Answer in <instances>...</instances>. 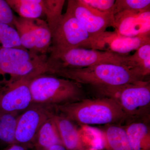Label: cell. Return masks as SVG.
<instances>
[{
	"instance_id": "cell-5",
	"label": "cell",
	"mask_w": 150,
	"mask_h": 150,
	"mask_svg": "<svg viewBox=\"0 0 150 150\" xmlns=\"http://www.w3.org/2000/svg\"><path fill=\"white\" fill-rule=\"evenodd\" d=\"M105 97L116 100L127 118V122L137 119H149V81H138L116 87L101 93Z\"/></svg>"
},
{
	"instance_id": "cell-16",
	"label": "cell",
	"mask_w": 150,
	"mask_h": 150,
	"mask_svg": "<svg viewBox=\"0 0 150 150\" xmlns=\"http://www.w3.org/2000/svg\"><path fill=\"white\" fill-rule=\"evenodd\" d=\"M149 119H137L124 126L133 150H150Z\"/></svg>"
},
{
	"instance_id": "cell-13",
	"label": "cell",
	"mask_w": 150,
	"mask_h": 150,
	"mask_svg": "<svg viewBox=\"0 0 150 150\" xmlns=\"http://www.w3.org/2000/svg\"><path fill=\"white\" fill-rule=\"evenodd\" d=\"M113 28L117 34L127 37L150 35V9L127 10L114 15Z\"/></svg>"
},
{
	"instance_id": "cell-22",
	"label": "cell",
	"mask_w": 150,
	"mask_h": 150,
	"mask_svg": "<svg viewBox=\"0 0 150 150\" xmlns=\"http://www.w3.org/2000/svg\"><path fill=\"white\" fill-rule=\"evenodd\" d=\"M0 43L3 48L24 49L16 30L8 24L0 23Z\"/></svg>"
},
{
	"instance_id": "cell-12",
	"label": "cell",
	"mask_w": 150,
	"mask_h": 150,
	"mask_svg": "<svg viewBox=\"0 0 150 150\" xmlns=\"http://www.w3.org/2000/svg\"><path fill=\"white\" fill-rule=\"evenodd\" d=\"M34 78H23L0 87V111L20 112L26 110L32 103L29 85Z\"/></svg>"
},
{
	"instance_id": "cell-1",
	"label": "cell",
	"mask_w": 150,
	"mask_h": 150,
	"mask_svg": "<svg viewBox=\"0 0 150 150\" xmlns=\"http://www.w3.org/2000/svg\"><path fill=\"white\" fill-rule=\"evenodd\" d=\"M55 110L74 123L82 126L121 124L127 121L116 100L103 97L84 99L72 103L54 106Z\"/></svg>"
},
{
	"instance_id": "cell-4",
	"label": "cell",
	"mask_w": 150,
	"mask_h": 150,
	"mask_svg": "<svg viewBox=\"0 0 150 150\" xmlns=\"http://www.w3.org/2000/svg\"><path fill=\"white\" fill-rule=\"evenodd\" d=\"M46 55L21 48H0V87L27 77L47 74Z\"/></svg>"
},
{
	"instance_id": "cell-3",
	"label": "cell",
	"mask_w": 150,
	"mask_h": 150,
	"mask_svg": "<svg viewBox=\"0 0 150 150\" xmlns=\"http://www.w3.org/2000/svg\"><path fill=\"white\" fill-rule=\"evenodd\" d=\"M29 87L33 103L55 106L78 102L85 98L81 85L48 74L33 78Z\"/></svg>"
},
{
	"instance_id": "cell-7",
	"label": "cell",
	"mask_w": 150,
	"mask_h": 150,
	"mask_svg": "<svg viewBox=\"0 0 150 150\" xmlns=\"http://www.w3.org/2000/svg\"><path fill=\"white\" fill-rule=\"evenodd\" d=\"M125 56L94 49L74 48L55 59H47L48 73L54 70L81 69L103 64L122 66Z\"/></svg>"
},
{
	"instance_id": "cell-20",
	"label": "cell",
	"mask_w": 150,
	"mask_h": 150,
	"mask_svg": "<svg viewBox=\"0 0 150 150\" xmlns=\"http://www.w3.org/2000/svg\"><path fill=\"white\" fill-rule=\"evenodd\" d=\"M20 112L0 111V142L9 145L16 144L15 135Z\"/></svg>"
},
{
	"instance_id": "cell-9",
	"label": "cell",
	"mask_w": 150,
	"mask_h": 150,
	"mask_svg": "<svg viewBox=\"0 0 150 150\" xmlns=\"http://www.w3.org/2000/svg\"><path fill=\"white\" fill-rule=\"evenodd\" d=\"M55 111L53 105H30L19 117L16 132V144L26 148H32L38 131Z\"/></svg>"
},
{
	"instance_id": "cell-8",
	"label": "cell",
	"mask_w": 150,
	"mask_h": 150,
	"mask_svg": "<svg viewBox=\"0 0 150 150\" xmlns=\"http://www.w3.org/2000/svg\"><path fill=\"white\" fill-rule=\"evenodd\" d=\"M13 25L24 49L40 55H46L49 52L51 34L46 21L15 16Z\"/></svg>"
},
{
	"instance_id": "cell-21",
	"label": "cell",
	"mask_w": 150,
	"mask_h": 150,
	"mask_svg": "<svg viewBox=\"0 0 150 150\" xmlns=\"http://www.w3.org/2000/svg\"><path fill=\"white\" fill-rule=\"evenodd\" d=\"M43 14L51 32L59 23L62 18L64 0H43Z\"/></svg>"
},
{
	"instance_id": "cell-14",
	"label": "cell",
	"mask_w": 150,
	"mask_h": 150,
	"mask_svg": "<svg viewBox=\"0 0 150 150\" xmlns=\"http://www.w3.org/2000/svg\"><path fill=\"white\" fill-rule=\"evenodd\" d=\"M59 130L62 144L67 150H99L102 146L91 138L85 140L82 129L74 122L55 111L52 114Z\"/></svg>"
},
{
	"instance_id": "cell-17",
	"label": "cell",
	"mask_w": 150,
	"mask_h": 150,
	"mask_svg": "<svg viewBox=\"0 0 150 150\" xmlns=\"http://www.w3.org/2000/svg\"><path fill=\"white\" fill-rule=\"evenodd\" d=\"M122 66L144 80L150 74V43L141 46L131 56L125 55Z\"/></svg>"
},
{
	"instance_id": "cell-26",
	"label": "cell",
	"mask_w": 150,
	"mask_h": 150,
	"mask_svg": "<svg viewBox=\"0 0 150 150\" xmlns=\"http://www.w3.org/2000/svg\"><path fill=\"white\" fill-rule=\"evenodd\" d=\"M4 150H27V148L21 145L15 144L9 145L8 147Z\"/></svg>"
},
{
	"instance_id": "cell-23",
	"label": "cell",
	"mask_w": 150,
	"mask_h": 150,
	"mask_svg": "<svg viewBox=\"0 0 150 150\" xmlns=\"http://www.w3.org/2000/svg\"><path fill=\"white\" fill-rule=\"evenodd\" d=\"M150 9V0H115L113 15L124 11Z\"/></svg>"
},
{
	"instance_id": "cell-15",
	"label": "cell",
	"mask_w": 150,
	"mask_h": 150,
	"mask_svg": "<svg viewBox=\"0 0 150 150\" xmlns=\"http://www.w3.org/2000/svg\"><path fill=\"white\" fill-rule=\"evenodd\" d=\"M103 150H133L124 126L105 125L100 131Z\"/></svg>"
},
{
	"instance_id": "cell-19",
	"label": "cell",
	"mask_w": 150,
	"mask_h": 150,
	"mask_svg": "<svg viewBox=\"0 0 150 150\" xmlns=\"http://www.w3.org/2000/svg\"><path fill=\"white\" fill-rule=\"evenodd\" d=\"M12 10L19 17L26 18H39L43 14V0H6Z\"/></svg>"
},
{
	"instance_id": "cell-2",
	"label": "cell",
	"mask_w": 150,
	"mask_h": 150,
	"mask_svg": "<svg viewBox=\"0 0 150 150\" xmlns=\"http://www.w3.org/2000/svg\"><path fill=\"white\" fill-rule=\"evenodd\" d=\"M48 74L71 80L81 85L91 86L100 93L108 89L143 80L123 66L110 64L81 69L54 70Z\"/></svg>"
},
{
	"instance_id": "cell-24",
	"label": "cell",
	"mask_w": 150,
	"mask_h": 150,
	"mask_svg": "<svg viewBox=\"0 0 150 150\" xmlns=\"http://www.w3.org/2000/svg\"><path fill=\"white\" fill-rule=\"evenodd\" d=\"M80 1L96 10L113 15L115 0H80Z\"/></svg>"
},
{
	"instance_id": "cell-6",
	"label": "cell",
	"mask_w": 150,
	"mask_h": 150,
	"mask_svg": "<svg viewBox=\"0 0 150 150\" xmlns=\"http://www.w3.org/2000/svg\"><path fill=\"white\" fill-rule=\"evenodd\" d=\"M51 34L50 55L48 60L55 59L74 48L91 49L89 34L68 11L62 15Z\"/></svg>"
},
{
	"instance_id": "cell-27",
	"label": "cell",
	"mask_w": 150,
	"mask_h": 150,
	"mask_svg": "<svg viewBox=\"0 0 150 150\" xmlns=\"http://www.w3.org/2000/svg\"><path fill=\"white\" fill-rule=\"evenodd\" d=\"M41 150H67L62 144H57L53 145L48 149Z\"/></svg>"
},
{
	"instance_id": "cell-25",
	"label": "cell",
	"mask_w": 150,
	"mask_h": 150,
	"mask_svg": "<svg viewBox=\"0 0 150 150\" xmlns=\"http://www.w3.org/2000/svg\"><path fill=\"white\" fill-rule=\"evenodd\" d=\"M15 16L6 1L0 0V23L13 26Z\"/></svg>"
},
{
	"instance_id": "cell-11",
	"label": "cell",
	"mask_w": 150,
	"mask_h": 150,
	"mask_svg": "<svg viewBox=\"0 0 150 150\" xmlns=\"http://www.w3.org/2000/svg\"><path fill=\"white\" fill-rule=\"evenodd\" d=\"M91 49L127 55L131 51H137L141 46L150 43V35L127 37L117 34L115 31H105L90 38Z\"/></svg>"
},
{
	"instance_id": "cell-10",
	"label": "cell",
	"mask_w": 150,
	"mask_h": 150,
	"mask_svg": "<svg viewBox=\"0 0 150 150\" xmlns=\"http://www.w3.org/2000/svg\"><path fill=\"white\" fill-rule=\"evenodd\" d=\"M67 11L80 23L90 38L103 33L108 27L114 25L113 14L96 10L80 0L68 1Z\"/></svg>"
},
{
	"instance_id": "cell-18",
	"label": "cell",
	"mask_w": 150,
	"mask_h": 150,
	"mask_svg": "<svg viewBox=\"0 0 150 150\" xmlns=\"http://www.w3.org/2000/svg\"><path fill=\"white\" fill-rule=\"evenodd\" d=\"M57 144H62V140L56 123L51 115L38 131L32 148L35 150L46 149Z\"/></svg>"
}]
</instances>
